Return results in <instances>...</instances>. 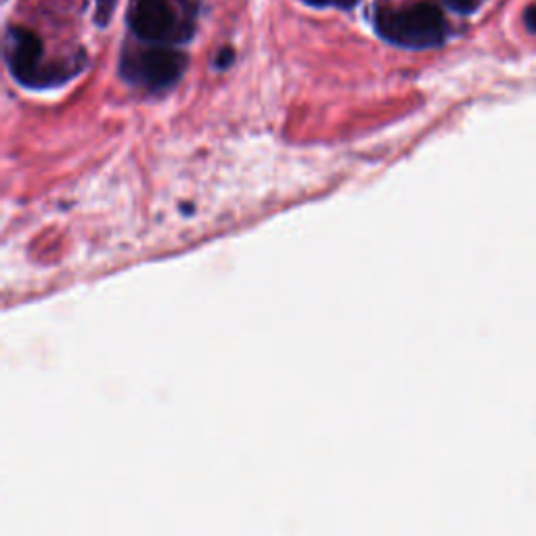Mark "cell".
<instances>
[{
  "label": "cell",
  "instance_id": "52a82bcc",
  "mask_svg": "<svg viewBox=\"0 0 536 536\" xmlns=\"http://www.w3.org/2000/svg\"><path fill=\"white\" fill-rule=\"evenodd\" d=\"M444 5L457 13H472L476 9V0H444Z\"/></svg>",
  "mask_w": 536,
  "mask_h": 536
},
{
  "label": "cell",
  "instance_id": "9c48e42d",
  "mask_svg": "<svg viewBox=\"0 0 536 536\" xmlns=\"http://www.w3.org/2000/svg\"><path fill=\"white\" fill-rule=\"evenodd\" d=\"M233 59H235V53H233L231 49H222V51L218 53V57H216V65H218V67H227V65H231Z\"/></svg>",
  "mask_w": 536,
  "mask_h": 536
},
{
  "label": "cell",
  "instance_id": "8992f818",
  "mask_svg": "<svg viewBox=\"0 0 536 536\" xmlns=\"http://www.w3.org/2000/svg\"><path fill=\"white\" fill-rule=\"evenodd\" d=\"M306 5L310 7H338V9H352L356 3H359V0H304Z\"/></svg>",
  "mask_w": 536,
  "mask_h": 536
},
{
  "label": "cell",
  "instance_id": "277c9868",
  "mask_svg": "<svg viewBox=\"0 0 536 536\" xmlns=\"http://www.w3.org/2000/svg\"><path fill=\"white\" fill-rule=\"evenodd\" d=\"M128 26L143 42L174 44L193 36V21L178 17L168 0H132Z\"/></svg>",
  "mask_w": 536,
  "mask_h": 536
},
{
  "label": "cell",
  "instance_id": "ba28073f",
  "mask_svg": "<svg viewBox=\"0 0 536 536\" xmlns=\"http://www.w3.org/2000/svg\"><path fill=\"white\" fill-rule=\"evenodd\" d=\"M524 24H526V28H528L532 34H536V5H530V7L526 9V13H524Z\"/></svg>",
  "mask_w": 536,
  "mask_h": 536
},
{
  "label": "cell",
  "instance_id": "3957f363",
  "mask_svg": "<svg viewBox=\"0 0 536 536\" xmlns=\"http://www.w3.org/2000/svg\"><path fill=\"white\" fill-rule=\"evenodd\" d=\"M187 70V55L155 44L149 49L126 51L120 61V74L126 82L145 91H166L181 80Z\"/></svg>",
  "mask_w": 536,
  "mask_h": 536
},
{
  "label": "cell",
  "instance_id": "6da1fadb",
  "mask_svg": "<svg viewBox=\"0 0 536 536\" xmlns=\"http://www.w3.org/2000/svg\"><path fill=\"white\" fill-rule=\"evenodd\" d=\"M375 30L384 40L405 49H434L446 40L449 28L438 5L430 0L409 5L405 9H379Z\"/></svg>",
  "mask_w": 536,
  "mask_h": 536
},
{
  "label": "cell",
  "instance_id": "7a4b0ae2",
  "mask_svg": "<svg viewBox=\"0 0 536 536\" xmlns=\"http://www.w3.org/2000/svg\"><path fill=\"white\" fill-rule=\"evenodd\" d=\"M5 57L13 78L26 86H53L74 78L82 70V59L76 63L67 61L44 65V47L40 38L32 30L21 26L9 28L5 40Z\"/></svg>",
  "mask_w": 536,
  "mask_h": 536
},
{
  "label": "cell",
  "instance_id": "5b68a950",
  "mask_svg": "<svg viewBox=\"0 0 536 536\" xmlns=\"http://www.w3.org/2000/svg\"><path fill=\"white\" fill-rule=\"evenodd\" d=\"M118 5V0H97V9H95V21L105 28L109 24L111 15H114V9Z\"/></svg>",
  "mask_w": 536,
  "mask_h": 536
}]
</instances>
